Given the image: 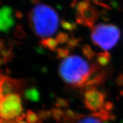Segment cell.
I'll return each instance as SVG.
<instances>
[{
    "instance_id": "obj_6",
    "label": "cell",
    "mask_w": 123,
    "mask_h": 123,
    "mask_svg": "<svg viewBox=\"0 0 123 123\" xmlns=\"http://www.w3.org/2000/svg\"><path fill=\"white\" fill-rule=\"evenodd\" d=\"M23 83L20 80L14 79L6 76H3L1 80V94L5 96L10 94H17L23 92Z\"/></svg>"
},
{
    "instance_id": "obj_19",
    "label": "cell",
    "mask_w": 123,
    "mask_h": 123,
    "mask_svg": "<svg viewBox=\"0 0 123 123\" xmlns=\"http://www.w3.org/2000/svg\"><path fill=\"white\" fill-rule=\"evenodd\" d=\"M70 51L67 48H57L56 50L57 58L60 60H64L69 56Z\"/></svg>"
},
{
    "instance_id": "obj_16",
    "label": "cell",
    "mask_w": 123,
    "mask_h": 123,
    "mask_svg": "<svg viewBox=\"0 0 123 123\" xmlns=\"http://www.w3.org/2000/svg\"><path fill=\"white\" fill-rule=\"evenodd\" d=\"M82 52L83 55L87 60H92L96 55L95 52H94L92 47L89 45V44H84L82 48Z\"/></svg>"
},
{
    "instance_id": "obj_21",
    "label": "cell",
    "mask_w": 123,
    "mask_h": 123,
    "mask_svg": "<svg viewBox=\"0 0 123 123\" xmlns=\"http://www.w3.org/2000/svg\"><path fill=\"white\" fill-rule=\"evenodd\" d=\"M62 27L63 29L68 31H73L77 29V24L73 22H70V21H66L65 19H62L60 22Z\"/></svg>"
},
{
    "instance_id": "obj_9",
    "label": "cell",
    "mask_w": 123,
    "mask_h": 123,
    "mask_svg": "<svg viewBox=\"0 0 123 123\" xmlns=\"http://www.w3.org/2000/svg\"><path fill=\"white\" fill-rule=\"evenodd\" d=\"M107 74V72L105 70L97 72L96 73L91 75L84 87L86 89V91L91 89H96L97 87H99L101 84L104 82Z\"/></svg>"
},
{
    "instance_id": "obj_13",
    "label": "cell",
    "mask_w": 123,
    "mask_h": 123,
    "mask_svg": "<svg viewBox=\"0 0 123 123\" xmlns=\"http://www.w3.org/2000/svg\"><path fill=\"white\" fill-rule=\"evenodd\" d=\"M64 112H65V116L63 119V121L65 123H72L77 120L80 119L84 116L77 114L71 109H67L64 111Z\"/></svg>"
},
{
    "instance_id": "obj_33",
    "label": "cell",
    "mask_w": 123,
    "mask_h": 123,
    "mask_svg": "<svg viewBox=\"0 0 123 123\" xmlns=\"http://www.w3.org/2000/svg\"><path fill=\"white\" fill-rule=\"evenodd\" d=\"M9 121H6V120H5L3 119L0 118V123H8Z\"/></svg>"
},
{
    "instance_id": "obj_10",
    "label": "cell",
    "mask_w": 123,
    "mask_h": 123,
    "mask_svg": "<svg viewBox=\"0 0 123 123\" xmlns=\"http://www.w3.org/2000/svg\"><path fill=\"white\" fill-rule=\"evenodd\" d=\"M25 99L30 102H37L40 99V94L38 89L35 86L28 88L23 92Z\"/></svg>"
},
{
    "instance_id": "obj_4",
    "label": "cell",
    "mask_w": 123,
    "mask_h": 123,
    "mask_svg": "<svg viewBox=\"0 0 123 123\" xmlns=\"http://www.w3.org/2000/svg\"><path fill=\"white\" fill-rule=\"evenodd\" d=\"M23 112V106L20 96L10 94L4 96L0 104V118L6 121L16 119Z\"/></svg>"
},
{
    "instance_id": "obj_1",
    "label": "cell",
    "mask_w": 123,
    "mask_h": 123,
    "mask_svg": "<svg viewBox=\"0 0 123 123\" xmlns=\"http://www.w3.org/2000/svg\"><path fill=\"white\" fill-rule=\"evenodd\" d=\"M99 71L97 64L91 66L79 55H69L63 60L58 68L60 77L67 84L75 87H84L92 74Z\"/></svg>"
},
{
    "instance_id": "obj_26",
    "label": "cell",
    "mask_w": 123,
    "mask_h": 123,
    "mask_svg": "<svg viewBox=\"0 0 123 123\" xmlns=\"http://www.w3.org/2000/svg\"><path fill=\"white\" fill-rule=\"evenodd\" d=\"M15 37L19 39H23L25 37V36H26L25 32L21 25H18L15 28Z\"/></svg>"
},
{
    "instance_id": "obj_2",
    "label": "cell",
    "mask_w": 123,
    "mask_h": 123,
    "mask_svg": "<svg viewBox=\"0 0 123 123\" xmlns=\"http://www.w3.org/2000/svg\"><path fill=\"white\" fill-rule=\"evenodd\" d=\"M28 20L33 33L42 38L51 37L58 30L59 17L56 11L49 5H35L30 12Z\"/></svg>"
},
{
    "instance_id": "obj_11",
    "label": "cell",
    "mask_w": 123,
    "mask_h": 123,
    "mask_svg": "<svg viewBox=\"0 0 123 123\" xmlns=\"http://www.w3.org/2000/svg\"><path fill=\"white\" fill-rule=\"evenodd\" d=\"M40 44L45 49H48L50 51H55L57 50L58 43L56 38L49 37L42 38V40L40 41Z\"/></svg>"
},
{
    "instance_id": "obj_28",
    "label": "cell",
    "mask_w": 123,
    "mask_h": 123,
    "mask_svg": "<svg viewBox=\"0 0 123 123\" xmlns=\"http://www.w3.org/2000/svg\"><path fill=\"white\" fill-rule=\"evenodd\" d=\"M25 119H26V114H22L21 116H19L16 119V121L17 123H28L27 121H25Z\"/></svg>"
},
{
    "instance_id": "obj_23",
    "label": "cell",
    "mask_w": 123,
    "mask_h": 123,
    "mask_svg": "<svg viewBox=\"0 0 123 123\" xmlns=\"http://www.w3.org/2000/svg\"><path fill=\"white\" fill-rule=\"evenodd\" d=\"M77 123H102V121L98 119L95 117L90 116H84L82 118L79 120Z\"/></svg>"
},
{
    "instance_id": "obj_14",
    "label": "cell",
    "mask_w": 123,
    "mask_h": 123,
    "mask_svg": "<svg viewBox=\"0 0 123 123\" xmlns=\"http://www.w3.org/2000/svg\"><path fill=\"white\" fill-rule=\"evenodd\" d=\"M111 56L108 51L100 52L97 55V62L99 66H106L110 63Z\"/></svg>"
},
{
    "instance_id": "obj_8",
    "label": "cell",
    "mask_w": 123,
    "mask_h": 123,
    "mask_svg": "<svg viewBox=\"0 0 123 123\" xmlns=\"http://www.w3.org/2000/svg\"><path fill=\"white\" fill-rule=\"evenodd\" d=\"M97 17L98 14L97 11L90 6L80 13H77L76 21L78 24L84 25L92 30L94 28Z\"/></svg>"
},
{
    "instance_id": "obj_12",
    "label": "cell",
    "mask_w": 123,
    "mask_h": 123,
    "mask_svg": "<svg viewBox=\"0 0 123 123\" xmlns=\"http://www.w3.org/2000/svg\"><path fill=\"white\" fill-rule=\"evenodd\" d=\"M91 116L95 117L102 122H105L108 120L114 119V116H113V114H111L110 112L105 110L102 107L98 111L91 114Z\"/></svg>"
},
{
    "instance_id": "obj_24",
    "label": "cell",
    "mask_w": 123,
    "mask_h": 123,
    "mask_svg": "<svg viewBox=\"0 0 123 123\" xmlns=\"http://www.w3.org/2000/svg\"><path fill=\"white\" fill-rule=\"evenodd\" d=\"M55 105L58 108H67L69 106V102L68 100L63 98L57 97L56 99Z\"/></svg>"
},
{
    "instance_id": "obj_5",
    "label": "cell",
    "mask_w": 123,
    "mask_h": 123,
    "mask_svg": "<svg viewBox=\"0 0 123 123\" xmlns=\"http://www.w3.org/2000/svg\"><path fill=\"white\" fill-rule=\"evenodd\" d=\"M84 97L86 108L94 112L100 110L105 103V94L97 89L87 90Z\"/></svg>"
},
{
    "instance_id": "obj_27",
    "label": "cell",
    "mask_w": 123,
    "mask_h": 123,
    "mask_svg": "<svg viewBox=\"0 0 123 123\" xmlns=\"http://www.w3.org/2000/svg\"><path fill=\"white\" fill-rule=\"evenodd\" d=\"M102 108L104 109L105 110L107 111L110 112L112 109V108H113V104L111 102H109V101L106 102L104 103Z\"/></svg>"
},
{
    "instance_id": "obj_18",
    "label": "cell",
    "mask_w": 123,
    "mask_h": 123,
    "mask_svg": "<svg viewBox=\"0 0 123 123\" xmlns=\"http://www.w3.org/2000/svg\"><path fill=\"white\" fill-rule=\"evenodd\" d=\"M80 38L75 37H72L69 38L68 41L67 43V48L70 50H74L78 47L80 45Z\"/></svg>"
},
{
    "instance_id": "obj_35",
    "label": "cell",
    "mask_w": 123,
    "mask_h": 123,
    "mask_svg": "<svg viewBox=\"0 0 123 123\" xmlns=\"http://www.w3.org/2000/svg\"><path fill=\"white\" fill-rule=\"evenodd\" d=\"M0 3H1V0H0Z\"/></svg>"
},
{
    "instance_id": "obj_20",
    "label": "cell",
    "mask_w": 123,
    "mask_h": 123,
    "mask_svg": "<svg viewBox=\"0 0 123 123\" xmlns=\"http://www.w3.org/2000/svg\"><path fill=\"white\" fill-rule=\"evenodd\" d=\"M26 120L28 123H38L39 121L38 116L34 111L28 110L26 112Z\"/></svg>"
},
{
    "instance_id": "obj_30",
    "label": "cell",
    "mask_w": 123,
    "mask_h": 123,
    "mask_svg": "<svg viewBox=\"0 0 123 123\" xmlns=\"http://www.w3.org/2000/svg\"><path fill=\"white\" fill-rule=\"evenodd\" d=\"M9 61L7 60L6 58H3V57H1V58H0V66H1L2 65H3L5 63H7Z\"/></svg>"
},
{
    "instance_id": "obj_17",
    "label": "cell",
    "mask_w": 123,
    "mask_h": 123,
    "mask_svg": "<svg viewBox=\"0 0 123 123\" xmlns=\"http://www.w3.org/2000/svg\"><path fill=\"white\" fill-rule=\"evenodd\" d=\"M38 116L39 118L38 123H43L44 121L49 119L50 117H52V112L51 111L42 109L38 112Z\"/></svg>"
},
{
    "instance_id": "obj_15",
    "label": "cell",
    "mask_w": 123,
    "mask_h": 123,
    "mask_svg": "<svg viewBox=\"0 0 123 123\" xmlns=\"http://www.w3.org/2000/svg\"><path fill=\"white\" fill-rule=\"evenodd\" d=\"M51 111L52 112V117L57 123H60L62 120H63L64 116H65V112L62 109L58 107L55 108H52Z\"/></svg>"
},
{
    "instance_id": "obj_31",
    "label": "cell",
    "mask_w": 123,
    "mask_h": 123,
    "mask_svg": "<svg viewBox=\"0 0 123 123\" xmlns=\"http://www.w3.org/2000/svg\"><path fill=\"white\" fill-rule=\"evenodd\" d=\"M1 81L0 82V104H1V102L2 100L3 99V96L1 94Z\"/></svg>"
},
{
    "instance_id": "obj_34",
    "label": "cell",
    "mask_w": 123,
    "mask_h": 123,
    "mask_svg": "<svg viewBox=\"0 0 123 123\" xmlns=\"http://www.w3.org/2000/svg\"><path fill=\"white\" fill-rule=\"evenodd\" d=\"M8 123H17V122L16 121H14V120H12V121H9Z\"/></svg>"
},
{
    "instance_id": "obj_25",
    "label": "cell",
    "mask_w": 123,
    "mask_h": 123,
    "mask_svg": "<svg viewBox=\"0 0 123 123\" xmlns=\"http://www.w3.org/2000/svg\"><path fill=\"white\" fill-rule=\"evenodd\" d=\"M70 37L67 33L64 32H60L58 33L56 37V40H57L58 43L60 44H65L67 43V42L69 40Z\"/></svg>"
},
{
    "instance_id": "obj_3",
    "label": "cell",
    "mask_w": 123,
    "mask_h": 123,
    "mask_svg": "<svg viewBox=\"0 0 123 123\" xmlns=\"http://www.w3.org/2000/svg\"><path fill=\"white\" fill-rule=\"evenodd\" d=\"M121 37V31L112 24H99L92 30L91 38L94 45L108 51L116 45Z\"/></svg>"
},
{
    "instance_id": "obj_7",
    "label": "cell",
    "mask_w": 123,
    "mask_h": 123,
    "mask_svg": "<svg viewBox=\"0 0 123 123\" xmlns=\"http://www.w3.org/2000/svg\"><path fill=\"white\" fill-rule=\"evenodd\" d=\"M13 10L9 6L0 8V32L8 33L15 25Z\"/></svg>"
},
{
    "instance_id": "obj_32",
    "label": "cell",
    "mask_w": 123,
    "mask_h": 123,
    "mask_svg": "<svg viewBox=\"0 0 123 123\" xmlns=\"http://www.w3.org/2000/svg\"><path fill=\"white\" fill-rule=\"evenodd\" d=\"M3 47H5V45H4V41L3 40H0V50Z\"/></svg>"
},
{
    "instance_id": "obj_22",
    "label": "cell",
    "mask_w": 123,
    "mask_h": 123,
    "mask_svg": "<svg viewBox=\"0 0 123 123\" xmlns=\"http://www.w3.org/2000/svg\"><path fill=\"white\" fill-rule=\"evenodd\" d=\"M0 55L3 58H6L8 61L12 60L13 57V54L12 53V49H6L3 47L0 50Z\"/></svg>"
},
{
    "instance_id": "obj_29",
    "label": "cell",
    "mask_w": 123,
    "mask_h": 123,
    "mask_svg": "<svg viewBox=\"0 0 123 123\" xmlns=\"http://www.w3.org/2000/svg\"><path fill=\"white\" fill-rule=\"evenodd\" d=\"M123 77L122 75H120L117 78V80H116V83L119 86H122V84H123Z\"/></svg>"
}]
</instances>
